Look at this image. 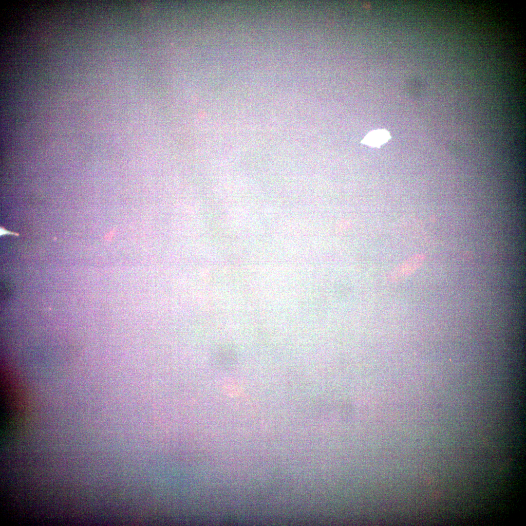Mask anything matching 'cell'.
I'll list each match as a JSON object with an SVG mask.
<instances>
[{
	"instance_id": "6da1fadb",
	"label": "cell",
	"mask_w": 526,
	"mask_h": 526,
	"mask_svg": "<svg viewBox=\"0 0 526 526\" xmlns=\"http://www.w3.org/2000/svg\"><path fill=\"white\" fill-rule=\"evenodd\" d=\"M425 256L416 254L408 259L391 271L388 281L391 283L398 282L413 273L422 263Z\"/></svg>"
},
{
	"instance_id": "3957f363",
	"label": "cell",
	"mask_w": 526,
	"mask_h": 526,
	"mask_svg": "<svg viewBox=\"0 0 526 526\" xmlns=\"http://www.w3.org/2000/svg\"><path fill=\"white\" fill-rule=\"evenodd\" d=\"M4 234H16L17 235H18L17 234H15V233L11 232L10 231H8V230H7L4 229L3 227H0V235H3Z\"/></svg>"
},
{
	"instance_id": "7a4b0ae2",
	"label": "cell",
	"mask_w": 526,
	"mask_h": 526,
	"mask_svg": "<svg viewBox=\"0 0 526 526\" xmlns=\"http://www.w3.org/2000/svg\"><path fill=\"white\" fill-rule=\"evenodd\" d=\"M391 136L388 131L384 129L374 130L369 132L361 143L372 147H379L387 142Z\"/></svg>"
}]
</instances>
